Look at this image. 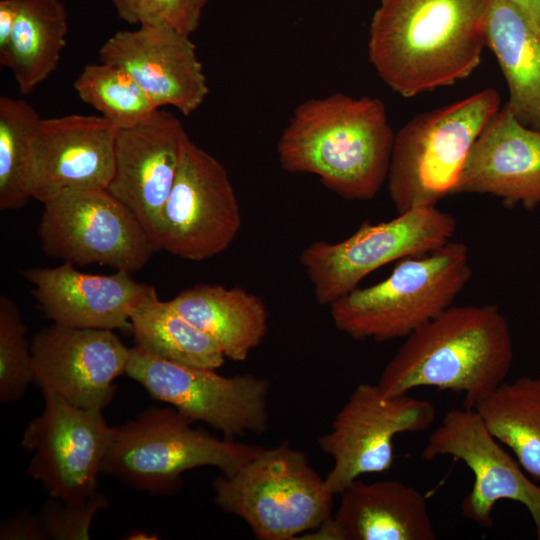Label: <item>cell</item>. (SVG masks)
Instances as JSON below:
<instances>
[{
	"label": "cell",
	"instance_id": "cell-1",
	"mask_svg": "<svg viewBox=\"0 0 540 540\" xmlns=\"http://www.w3.org/2000/svg\"><path fill=\"white\" fill-rule=\"evenodd\" d=\"M490 0H381L368 57L379 77L410 98L449 86L479 66Z\"/></svg>",
	"mask_w": 540,
	"mask_h": 540
},
{
	"label": "cell",
	"instance_id": "cell-2",
	"mask_svg": "<svg viewBox=\"0 0 540 540\" xmlns=\"http://www.w3.org/2000/svg\"><path fill=\"white\" fill-rule=\"evenodd\" d=\"M395 134L384 103L334 93L298 105L277 143L292 174H312L346 200H371L387 181Z\"/></svg>",
	"mask_w": 540,
	"mask_h": 540
},
{
	"label": "cell",
	"instance_id": "cell-3",
	"mask_svg": "<svg viewBox=\"0 0 540 540\" xmlns=\"http://www.w3.org/2000/svg\"><path fill=\"white\" fill-rule=\"evenodd\" d=\"M514 359L509 323L494 304L451 306L406 337L377 383L393 397L435 387L476 404L504 382Z\"/></svg>",
	"mask_w": 540,
	"mask_h": 540
},
{
	"label": "cell",
	"instance_id": "cell-4",
	"mask_svg": "<svg viewBox=\"0 0 540 540\" xmlns=\"http://www.w3.org/2000/svg\"><path fill=\"white\" fill-rule=\"evenodd\" d=\"M471 276L466 245L449 241L426 255L399 260L384 280L335 300L330 316L355 340L406 338L451 307Z\"/></svg>",
	"mask_w": 540,
	"mask_h": 540
},
{
	"label": "cell",
	"instance_id": "cell-5",
	"mask_svg": "<svg viewBox=\"0 0 540 540\" xmlns=\"http://www.w3.org/2000/svg\"><path fill=\"white\" fill-rule=\"evenodd\" d=\"M193 423L172 406L145 409L113 427L101 474L139 491L172 495L181 489L186 471L212 466L232 475L263 448L217 438Z\"/></svg>",
	"mask_w": 540,
	"mask_h": 540
},
{
	"label": "cell",
	"instance_id": "cell-6",
	"mask_svg": "<svg viewBox=\"0 0 540 540\" xmlns=\"http://www.w3.org/2000/svg\"><path fill=\"white\" fill-rule=\"evenodd\" d=\"M212 486L216 505L245 521L259 540L299 539L333 515L335 495L325 478L287 442L263 447L236 473H221Z\"/></svg>",
	"mask_w": 540,
	"mask_h": 540
},
{
	"label": "cell",
	"instance_id": "cell-7",
	"mask_svg": "<svg viewBox=\"0 0 540 540\" xmlns=\"http://www.w3.org/2000/svg\"><path fill=\"white\" fill-rule=\"evenodd\" d=\"M500 103L499 93L487 88L416 115L395 134L387 185L398 214L436 206L453 193L473 143Z\"/></svg>",
	"mask_w": 540,
	"mask_h": 540
},
{
	"label": "cell",
	"instance_id": "cell-8",
	"mask_svg": "<svg viewBox=\"0 0 540 540\" xmlns=\"http://www.w3.org/2000/svg\"><path fill=\"white\" fill-rule=\"evenodd\" d=\"M456 226L455 218L436 206L416 207L388 221H364L340 242L315 241L302 250L299 262L317 303L329 306L380 267L439 249Z\"/></svg>",
	"mask_w": 540,
	"mask_h": 540
},
{
	"label": "cell",
	"instance_id": "cell-9",
	"mask_svg": "<svg viewBox=\"0 0 540 540\" xmlns=\"http://www.w3.org/2000/svg\"><path fill=\"white\" fill-rule=\"evenodd\" d=\"M43 205L38 233L47 256L132 274L158 250L134 214L107 189L68 190Z\"/></svg>",
	"mask_w": 540,
	"mask_h": 540
},
{
	"label": "cell",
	"instance_id": "cell-10",
	"mask_svg": "<svg viewBox=\"0 0 540 540\" xmlns=\"http://www.w3.org/2000/svg\"><path fill=\"white\" fill-rule=\"evenodd\" d=\"M215 370L170 362L134 346L125 374L152 398L194 422L206 423L225 438L264 433L270 382L250 373L224 376Z\"/></svg>",
	"mask_w": 540,
	"mask_h": 540
},
{
	"label": "cell",
	"instance_id": "cell-11",
	"mask_svg": "<svg viewBox=\"0 0 540 540\" xmlns=\"http://www.w3.org/2000/svg\"><path fill=\"white\" fill-rule=\"evenodd\" d=\"M436 418L434 405L401 394L386 397L377 384L360 383L336 414L331 430L318 440L333 459L325 477L339 495L364 474L388 471L394 462V437L427 430Z\"/></svg>",
	"mask_w": 540,
	"mask_h": 540
},
{
	"label": "cell",
	"instance_id": "cell-12",
	"mask_svg": "<svg viewBox=\"0 0 540 540\" xmlns=\"http://www.w3.org/2000/svg\"><path fill=\"white\" fill-rule=\"evenodd\" d=\"M42 392L43 411L29 422L21 441L32 453L28 473L51 497L84 501L97 490L113 427L103 410L77 407L53 392Z\"/></svg>",
	"mask_w": 540,
	"mask_h": 540
},
{
	"label": "cell",
	"instance_id": "cell-13",
	"mask_svg": "<svg viewBox=\"0 0 540 540\" xmlns=\"http://www.w3.org/2000/svg\"><path fill=\"white\" fill-rule=\"evenodd\" d=\"M241 224L226 168L188 137L164 209L161 249L191 261L209 259L231 245Z\"/></svg>",
	"mask_w": 540,
	"mask_h": 540
},
{
	"label": "cell",
	"instance_id": "cell-14",
	"mask_svg": "<svg viewBox=\"0 0 540 540\" xmlns=\"http://www.w3.org/2000/svg\"><path fill=\"white\" fill-rule=\"evenodd\" d=\"M442 456L462 461L473 473L472 488L461 503L466 519L489 528L496 503L512 500L528 510L540 540V485L492 436L475 409L449 410L431 433L422 458L432 461Z\"/></svg>",
	"mask_w": 540,
	"mask_h": 540
},
{
	"label": "cell",
	"instance_id": "cell-15",
	"mask_svg": "<svg viewBox=\"0 0 540 540\" xmlns=\"http://www.w3.org/2000/svg\"><path fill=\"white\" fill-rule=\"evenodd\" d=\"M188 137L182 122L162 108L135 126L117 130L107 190L134 214L158 249L165 205Z\"/></svg>",
	"mask_w": 540,
	"mask_h": 540
},
{
	"label": "cell",
	"instance_id": "cell-16",
	"mask_svg": "<svg viewBox=\"0 0 540 540\" xmlns=\"http://www.w3.org/2000/svg\"><path fill=\"white\" fill-rule=\"evenodd\" d=\"M33 382L81 408L103 410L114 381L126 371L130 348L113 330L52 323L32 338Z\"/></svg>",
	"mask_w": 540,
	"mask_h": 540
},
{
	"label": "cell",
	"instance_id": "cell-17",
	"mask_svg": "<svg viewBox=\"0 0 540 540\" xmlns=\"http://www.w3.org/2000/svg\"><path fill=\"white\" fill-rule=\"evenodd\" d=\"M117 130L100 115L41 118L29 143L31 197L44 204L68 190L107 189Z\"/></svg>",
	"mask_w": 540,
	"mask_h": 540
},
{
	"label": "cell",
	"instance_id": "cell-18",
	"mask_svg": "<svg viewBox=\"0 0 540 540\" xmlns=\"http://www.w3.org/2000/svg\"><path fill=\"white\" fill-rule=\"evenodd\" d=\"M99 61L125 69L158 108L184 116L205 101L209 87L189 35L165 26L118 31L98 51Z\"/></svg>",
	"mask_w": 540,
	"mask_h": 540
},
{
	"label": "cell",
	"instance_id": "cell-19",
	"mask_svg": "<svg viewBox=\"0 0 540 540\" xmlns=\"http://www.w3.org/2000/svg\"><path fill=\"white\" fill-rule=\"evenodd\" d=\"M41 310L54 323L94 329L131 327V316L156 289L123 270L88 274L64 262L57 267L21 269Z\"/></svg>",
	"mask_w": 540,
	"mask_h": 540
},
{
	"label": "cell",
	"instance_id": "cell-20",
	"mask_svg": "<svg viewBox=\"0 0 540 540\" xmlns=\"http://www.w3.org/2000/svg\"><path fill=\"white\" fill-rule=\"evenodd\" d=\"M495 196L527 209L540 204V131L504 105L473 143L452 194Z\"/></svg>",
	"mask_w": 540,
	"mask_h": 540
},
{
	"label": "cell",
	"instance_id": "cell-21",
	"mask_svg": "<svg viewBox=\"0 0 540 540\" xmlns=\"http://www.w3.org/2000/svg\"><path fill=\"white\" fill-rule=\"evenodd\" d=\"M334 515L306 535L329 540H434L426 497L397 480L356 479L340 494Z\"/></svg>",
	"mask_w": 540,
	"mask_h": 540
},
{
	"label": "cell",
	"instance_id": "cell-22",
	"mask_svg": "<svg viewBox=\"0 0 540 540\" xmlns=\"http://www.w3.org/2000/svg\"><path fill=\"white\" fill-rule=\"evenodd\" d=\"M485 45L507 81L505 106L521 124L540 131V29L512 0H490Z\"/></svg>",
	"mask_w": 540,
	"mask_h": 540
},
{
	"label": "cell",
	"instance_id": "cell-23",
	"mask_svg": "<svg viewBox=\"0 0 540 540\" xmlns=\"http://www.w3.org/2000/svg\"><path fill=\"white\" fill-rule=\"evenodd\" d=\"M218 344L226 358L245 361L268 332V311L257 295L241 288L196 284L169 301Z\"/></svg>",
	"mask_w": 540,
	"mask_h": 540
},
{
	"label": "cell",
	"instance_id": "cell-24",
	"mask_svg": "<svg viewBox=\"0 0 540 540\" xmlns=\"http://www.w3.org/2000/svg\"><path fill=\"white\" fill-rule=\"evenodd\" d=\"M17 1L18 13L0 64L27 95L57 69L66 45L68 14L60 0Z\"/></svg>",
	"mask_w": 540,
	"mask_h": 540
},
{
	"label": "cell",
	"instance_id": "cell-25",
	"mask_svg": "<svg viewBox=\"0 0 540 540\" xmlns=\"http://www.w3.org/2000/svg\"><path fill=\"white\" fill-rule=\"evenodd\" d=\"M488 431L540 485V377L502 382L474 407Z\"/></svg>",
	"mask_w": 540,
	"mask_h": 540
},
{
	"label": "cell",
	"instance_id": "cell-26",
	"mask_svg": "<svg viewBox=\"0 0 540 540\" xmlns=\"http://www.w3.org/2000/svg\"><path fill=\"white\" fill-rule=\"evenodd\" d=\"M135 347L161 359L200 368L217 369L225 355L208 334L179 314L157 292L131 316Z\"/></svg>",
	"mask_w": 540,
	"mask_h": 540
},
{
	"label": "cell",
	"instance_id": "cell-27",
	"mask_svg": "<svg viewBox=\"0 0 540 540\" xmlns=\"http://www.w3.org/2000/svg\"><path fill=\"white\" fill-rule=\"evenodd\" d=\"M78 97L119 129L135 126L158 108L122 67L99 61L88 64L74 81Z\"/></svg>",
	"mask_w": 540,
	"mask_h": 540
},
{
	"label": "cell",
	"instance_id": "cell-28",
	"mask_svg": "<svg viewBox=\"0 0 540 540\" xmlns=\"http://www.w3.org/2000/svg\"><path fill=\"white\" fill-rule=\"evenodd\" d=\"M41 117L23 99L0 97V209L24 207L28 187L29 143Z\"/></svg>",
	"mask_w": 540,
	"mask_h": 540
},
{
	"label": "cell",
	"instance_id": "cell-29",
	"mask_svg": "<svg viewBox=\"0 0 540 540\" xmlns=\"http://www.w3.org/2000/svg\"><path fill=\"white\" fill-rule=\"evenodd\" d=\"M16 303L0 297V401L20 399L33 382L31 343Z\"/></svg>",
	"mask_w": 540,
	"mask_h": 540
},
{
	"label": "cell",
	"instance_id": "cell-30",
	"mask_svg": "<svg viewBox=\"0 0 540 540\" xmlns=\"http://www.w3.org/2000/svg\"><path fill=\"white\" fill-rule=\"evenodd\" d=\"M120 19L133 25L165 26L191 35L207 0H112Z\"/></svg>",
	"mask_w": 540,
	"mask_h": 540
},
{
	"label": "cell",
	"instance_id": "cell-31",
	"mask_svg": "<svg viewBox=\"0 0 540 540\" xmlns=\"http://www.w3.org/2000/svg\"><path fill=\"white\" fill-rule=\"evenodd\" d=\"M109 500L98 489L86 500L66 502L51 497L38 512L47 539L88 540L90 529L97 512L108 507Z\"/></svg>",
	"mask_w": 540,
	"mask_h": 540
},
{
	"label": "cell",
	"instance_id": "cell-32",
	"mask_svg": "<svg viewBox=\"0 0 540 540\" xmlns=\"http://www.w3.org/2000/svg\"><path fill=\"white\" fill-rule=\"evenodd\" d=\"M0 539L47 540V535L38 512L22 510L1 523Z\"/></svg>",
	"mask_w": 540,
	"mask_h": 540
},
{
	"label": "cell",
	"instance_id": "cell-33",
	"mask_svg": "<svg viewBox=\"0 0 540 540\" xmlns=\"http://www.w3.org/2000/svg\"><path fill=\"white\" fill-rule=\"evenodd\" d=\"M17 13V0L0 1V54L6 50L9 44Z\"/></svg>",
	"mask_w": 540,
	"mask_h": 540
},
{
	"label": "cell",
	"instance_id": "cell-34",
	"mask_svg": "<svg viewBox=\"0 0 540 540\" xmlns=\"http://www.w3.org/2000/svg\"><path fill=\"white\" fill-rule=\"evenodd\" d=\"M540 29V0H512Z\"/></svg>",
	"mask_w": 540,
	"mask_h": 540
},
{
	"label": "cell",
	"instance_id": "cell-35",
	"mask_svg": "<svg viewBox=\"0 0 540 540\" xmlns=\"http://www.w3.org/2000/svg\"><path fill=\"white\" fill-rule=\"evenodd\" d=\"M130 537H127L128 539H157V537H153V535H150L149 533L144 532H136L129 535Z\"/></svg>",
	"mask_w": 540,
	"mask_h": 540
}]
</instances>
